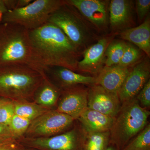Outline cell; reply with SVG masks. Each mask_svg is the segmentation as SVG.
I'll list each match as a JSON object with an SVG mask.
<instances>
[{"instance_id":"cell-1","label":"cell","mask_w":150,"mask_h":150,"mask_svg":"<svg viewBox=\"0 0 150 150\" xmlns=\"http://www.w3.org/2000/svg\"><path fill=\"white\" fill-rule=\"evenodd\" d=\"M31 48L30 66L41 73L52 67H64L78 73V64L82 52L62 30L47 22L29 30Z\"/></svg>"},{"instance_id":"cell-2","label":"cell","mask_w":150,"mask_h":150,"mask_svg":"<svg viewBox=\"0 0 150 150\" xmlns=\"http://www.w3.org/2000/svg\"><path fill=\"white\" fill-rule=\"evenodd\" d=\"M44 76V73L27 64L0 67V98L33 102L35 92Z\"/></svg>"},{"instance_id":"cell-3","label":"cell","mask_w":150,"mask_h":150,"mask_svg":"<svg viewBox=\"0 0 150 150\" xmlns=\"http://www.w3.org/2000/svg\"><path fill=\"white\" fill-rule=\"evenodd\" d=\"M48 22L62 30L81 52L95 43L99 35L74 7L67 2L53 12Z\"/></svg>"},{"instance_id":"cell-4","label":"cell","mask_w":150,"mask_h":150,"mask_svg":"<svg viewBox=\"0 0 150 150\" xmlns=\"http://www.w3.org/2000/svg\"><path fill=\"white\" fill-rule=\"evenodd\" d=\"M150 114L140 105L136 97L122 104L110 130V142L122 150L147 125Z\"/></svg>"},{"instance_id":"cell-5","label":"cell","mask_w":150,"mask_h":150,"mask_svg":"<svg viewBox=\"0 0 150 150\" xmlns=\"http://www.w3.org/2000/svg\"><path fill=\"white\" fill-rule=\"evenodd\" d=\"M29 30L16 23L0 22V67L30 65Z\"/></svg>"},{"instance_id":"cell-6","label":"cell","mask_w":150,"mask_h":150,"mask_svg":"<svg viewBox=\"0 0 150 150\" xmlns=\"http://www.w3.org/2000/svg\"><path fill=\"white\" fill-rule=\"evenodd\" d=\"M65 3V0L33 1L24 8L3 14L1 22L16 23L33 30L47 23L50 15Z\"/></svg>"},{"instance_id":"cell-7","label":"cell","mask_w":150,"mask_h":150,"mask_svg":"<svg viewBox=\"0 0 150 150\" xmlns=\"http://www.w3.org/2000/svg\"><path fill=\"white\" fill-rule=\"evenodd\" d=\"M86 132L79 126L62 134L44 138L23 137L18 140L24 146L37 150H82Z\"/></svg>"},{"instance_id":"cell-8","label":"cell","mask_w":150,"mask_h":150,"mask_svg":"<svg viewBox=\"0 0 150 150\" xmlns=\"http://www.w3.org/2000/svg\"><path fill=\"white\" fill-rule=\"evenodd\" d=\"M74 121L67 114L51 109L31 121L23 137L37 138L56 136L65 132Z\"/></svg>"},{"instance_id":"cell-9","label":"cell","mask_w":150,"mask_h":150,"mask_svg":"<svg viewBox=\"0 0 150 150\" xmlns=\"http://www.w3.org/2000/svg\"><path fill=\"white\" fill-rule=\"evenodd\" d=\"M74 7L100 36L109 34L108 0H66Z\"/></svg>"},{"instance_id":"cell-10","label":"cell","mask_w":150,"mask_h":150,"mask_svg":"<svg viewBox=\"0 0 150 150\" xmlns=\"http://www.w3.org/2000/svg\"><path fill=\"white\" fill-rule=\"evenodd\" d=\"M115 36L111 33L103 35L85 50L78 64V73L96 77L105 67L106 48Z\"/></svg>"},{"instance_id":"cell-11","label":"cell","mask_w":150,"mask_h":150,"mask_svg":"<svg viewBox=\"0 0 150 150\" xmlns=\"http://www.w3.org/2000/svg\"><path fill=\"white\" fill-rule=\"evenodd\" d=\"M88 87L78 85L61 89L56 110L78 120L88 108Z\"/></svg>"},{"instance_id":"cell-12","label":"cell","mask_w":150,"mask_h":150,"mask_svg":"<svg viewBox=\"0 0 150 150\" xmlns=\"http://www.w3.org/2000/svg\"><path fill=\"white\" fill-rule=\"evenodd\" d=\"M150 58L146 56L132 67L118 92V96L122 104L137 96L150 79Z\"/></svg>"},{"instance_id":"cell-13","label":"cell","mask_w":150,"mask_h":150,"mask_svg":"<svg viewBox=\"0 0 150 150\" xmlns=\"http://www.w3.org/2000/svg\"><path fill=\"white\" fill-rule=\"evenodd\" d=\"M122 103L118 94L111 92L101 86H88V108L115 118L120 111Z\"/></svg>"},{"instance_id":"cell-14","label":"cell","mask_w":150,"mask_h":150,"mask_svg":"<svg viewBox=\"0 0 150 150\" xmlns=\"http://www.w3.org/2000/svg\"><path fill=\"white\" fill-rule=\"evenodd\" d=\"M135 5L131 0H111L109 6L110 33L117 35L125 30L135 27Z\"/></svg>"},{"instance_id":"cell-15","label":"cell","mask_w":150,"mask_h":150,"mask_svg":"<svg viewBox=\"0 0 150 150\" xmlns=\"http://www.w3.org/2000/svg\"><path fill=\"white\" fill-rule=\"evenodd\" d=\"M43 73L61 90L78 85L90 86L95 83V77L81 74L64 67H48Z\"/></svg>"},{"instance_id":"cell-16","label":"cell","mask_w":150,"mask_h":150,"mask_svg":"<svg viewBox=\"0 0 150 150\" xmlns=\"http://www.w3.org/2000/svg\"><path fill=\"white\" fill-rule=\"evenodd\" d=\"M132 67L127 68L118 64L104 67L96 77L95 84L118 94Z\"/></svg>"},{"instance_id":"cell-17","label":"cell","mask_w":150,"mask_h":150,"mask_svg":"<svg viewBox=\"0 0 150 150\" xmlns=\"http://www.w3.org/2000/svg\"><path fill=\"white\" fill-rule=\"evenodd\" d=\"M117 35L121 40L137 46L150 58V14L139 25L125 30Z\"/></svg>"},{"instance_id":"cell-18","label":"cell","mask_w":150,"mask_h":150,"mask_svg":"<svg viewBox=\"0 0 150 150\" xmlns=\"http://www.w3.org/2000/svg\"><path fill=\"white\" fill-rule=\"evenodd\" d=\"M115 118L88 108L77 120L86 132H104L110 131Z\"/></svg>"},{"instance_id":"cell-19","label":"cell","mask_w":150,"mask_h":150,"mask_svg":"<svg viewBox=\"0 0 150 150\" xmlns=\"http://www.w3.org/2000/svg\"><path fill=\"white\" fill-rule=\"evenodd\" d=\"M61 90L55 86L44 74L42 83L35 92L33 102L51 110L57 106Z\"/></svg>"},{"instance_id":"cell-20","label":"cell","mask_w":150,"mask_h":150,"mask_svg":"<svg viewBox=\"0 0 150 150\" xmlns=\"http://www.w3.org/2000/svg\"><path fill=\"white\" fill-rule=\"evenodd\" d=\"M16 115L31 121L50 110L34 102L14 101Z\"/></svg>"},{"instance_id":"cell-21","label":"cell","mask_w":150,"mask_h":150,"mask_svg":"<svg viewBox=\"0 0 150 150\" xmlns=\"http://www.w3.org/2000/svg\"><path fill=\"white\" fill-rule=\"evenodd\" d=\"M110 142V131L86 132L82 150H105Z\"/></svg>"},{"instance_id":"cell-22","label":"cell","mask_w":150,"mask_h":150,"mask_svg":"<svg viewBox=\"0 0 150 150\" xmlns=\"http://www.w3.org/2000/svg\"><path fill=\"white\" fill-rule=\"evenodd\" d=\"M127 42L121 39L113 40L108 44L105 52V67L118 65L126 48Z\"/></svg>"},{"instance_id":"cell-23","label":"cell","mask_w":150,"mask_h":150,"mask_svg":"<svg viewBox=\"0 0 150 150\" xmlns=\"http://www.w3.org/2000/svg\"><path fill=\"white\" fill-rule=\"evenodd\" d=\"M146 56L144 53L137 46L127 42L122 59L118 65L131 68L142 61Z\"/></svg>"},{"instance_id":"cell-24","label":"cell","mask_w":150,"mask_h":150,"mask_svg":"<svg viewBox=\"0 0 150 150\" xmlns=\"http://www.w3.org/2000/svg\"><path fill=\"white\" fill-rule=\"evenodd\" d=\"M121 150H150V123Z\"/></svg>"},{"instance_id":"cell-25","label":"cell","mask_w":150,"mask_h":150,"mask_svg":"<svg viewBox=\"0 0 150 150\" xmlns=\"http://www.w3.org/2000/svg\"><path fill=\"white\" fill-rule=\"evenodd\" d=\"M31 121L15 114L11 119L8 126L12 133L18 140L24 137Z\"/></svg>"},{"instance_id":"cell-26","label":"cell","mask_w":150,"mask_h":150,"mask_svg":"<svg viewBox=\"0 0 150 150\" xmlns=\"http://www.w3.org/2000/svg\"><path fill=\"white\" fill-rule=\"evenodd\" d=\"M15 114L13 100L0 98V123L8 126Z\"/></svg>"},{"instance_id":"cell-27","label":"cell","mask_w":150,"mask_h":150,"mask_svg":"<svg viewBox=\"0 0 150 150\" xmlns=\"http://www.w3.org/2000/svg\"><path fill=\"white\" fill-rule=\"evenodd\" d=\"M135 11L137 13L138 21L142 23L149 14L150 0H136L135 2Z\"/></svg>"},{"instance_id":"cell-28","label":"cell","mask_w":150,"mask_h":150,"mask_svg":"<svg viewBox=\"0 0 150 150\" xmlns=\"http://www.w3.org/2000/svg\"><path fill=\"white\" fill-rule=\"evenodd\" d=\"M140 105L146 109L150 107V80L145 84L142 89L136 97Z\"/></svg>"},{"instance_id":"cell-29","label":"cell","mask_w":150,"mask_h":150,"mask_svg":"<svg viewBox=\"0 0 150 150\" xmlns=\"http://www.w3.org/2000/svg\"><path fill=\"white\" fill-rule=\"evenodd\" d=\"M17 141L8 126L0 123V145Z\"/></svg>"},{"instance_id":"cell-30","label":"cell","mask_w":150,"mask_h":150,"mask_svg":"<svg viewBox=\"0 0 150 150\" xmlns=\"http://www.w3.org/2000/svg\"><path fill=\"white\" fill-rule=\"evenodd\" d=\"M0 150H26V149L19 142L16 141L0 145Z\"/></svg>"},{"instance_id":"cell-31","label":"cell","mask_w":150,"mask_h":150,"mask_svg":"<svg viewBox=\"0 0 150 150\" xmlns=\"http://www.w3.org/2000/svg\"><path fill=\"white\" fill-rule=\"evenodd\" d=\"M4 2L8 10L12 11L16 9L18 0H4Z\"/></svg>"},{"instance_id":"cell-32","label":"cell","mask_w":150,"mask_h":150,"mask_svg":"<svg viewBox=\"0 0 150 150\" xmlns=\"http://www.w3.org/2000/svg\"><path fill=\"white\" fill-rule=\"evenodd\" d=\"M33 1L32 0H18L16 9L24 8L28 6Z\"/></svg>"},{"instance_id":"cell-33","label":"cell","mask_w":150,"mask_h":150,"mask_svg":"<svg viewBox=\"0 0 150 150\" xmlns=\"http://www.w3.org/2000/svg\"><path fill=\"white\" fill-rule=\"evenodd\" d=\"M8 11V10L6 7L4 0H0V12L4 14Z\"/></svg>"},{"instance_id":"cell-34","label":"cell","mask_w":150,"mask_h":150,"mask_svg":"<svg viewBox=\"0 0 150 150\" xmlns=\"http://www.w3.org/2000/svg\"><path fill=\"white\" fill-rule=\"evenodd\" d=\"M105 150H118L115 147V146H109L108 147L107 149Z\"/></svg>"},{"instance_id":"cell-35","label":"cell","mask_w":150,"mask_h":150,"mask_svg":"<svg viewBox=\"0 0 150 150\" xmlns=\"http://www.w3.org/2000/svg\"><path fill=\"white\" fill-rule=\"evenodd\" d=\"M3 13L0 12V22H1V20L2 16Z\"/></svg>"},{"instance_id":"cell-36","label":"cell","mask_w":150,"mask_h":150,"mask_svg":"<svg viewBox=\"0 0 150 150\" xmlns=\"http://www.w3.org/2000/svg\"><path fill=\"white\" fill-rule=\"evenodd\" d=\"M26 150H37L34 149H26Z\"/></svg>"}]
</instances>
